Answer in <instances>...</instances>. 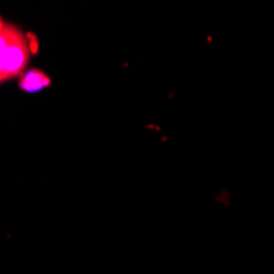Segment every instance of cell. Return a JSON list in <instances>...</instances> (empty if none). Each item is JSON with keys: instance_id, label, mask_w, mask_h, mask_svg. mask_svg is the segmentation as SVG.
<instances>
[{"instance_id": "obj_1", "label": "cell", "mask_w": 274, "mask_h": 274, "mask_svg": "<svg viewBox=\"0 0 274 274\" xmlns=\"http://www.w3.org/2000/svg\"><path fill=\"white\" fill-rule=\"evenodd\" d=\"M31 56V45L28 36L17 26L7 23L5 41L0 49V81L5 82L12 77L21 76Z\"/></svg>"}, {"instance_id": "obj_2", "label": "cell", "mask_w": 274, "mask_h": 274, "mask_svg": "<svg viewBox=\"0 0 274 274\" xmlns=\"http://www.w3.org/2000/svg\"><path fill=\"white\" fill-rule=\"evenodd\" d=\"M51 84V79H49L43 71H38V69H31V71H25L21 74V79H20V87L26 90V92H40L41 89L48 87Z\"/></svg>"}, {"instance_id": "obj_3", "label": "cell", "mask_w": 274, "mask_h": 274, "mask_svg": "<svg viewBox=\"0 0 274 274\" xmlns=\"http://www.w3.org/2000/svg\"><path fill=\"white\" fill-rule=\"evenodd\" d=\"M0 84H2V82H0Z\"/></svg>"}]
</instances>
